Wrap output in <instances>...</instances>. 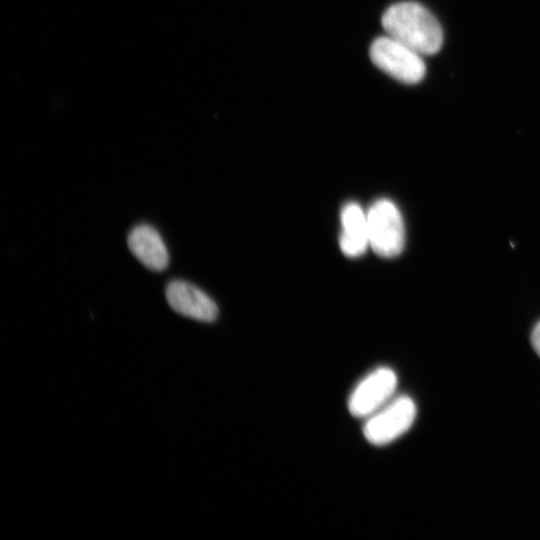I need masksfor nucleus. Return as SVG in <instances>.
Returning a JSON list of instances; mask_svg holds the SVG:
<instances>
[{"instance_id":"nucleus-1","label":"nucleus","mask_w":540,"mask_h":540,"mask_svg":"<svg viewBox=\"0 0 540 540\" xmlns=\"http://www.w3.org/2000/svg\"><path fill=\"white\" fill-rule=\"evenodd\" d=\"M386 35L420 55L437 53L443 43V31L436 17L417 2L404 1L389 6L381 18Z\"/></svg>"},{"instance_id":"nucleus-2","label":"nucleus","mask_w":540,"mask_h":540,"mask_svg":"<svg viewBox=\"0 0 540 540\" xmlns=\"http://www.w3.org/2000/svg\"><path fill=\"white\" fill-rule=\"evenodd\" d=\"M415 402L407 395L395 396L364 419L363 436L374 446L387 445L406 433L415 421Z\"/></svg>"},{"instance_id":"nucleus-3","label":"nucleus","mask_w":540,"mask_h":540,"mask_svg":"<svg viewBox=\"0 0 540 540\" xmlns=\"http://www.w3.org/2000/svg\"><path fill=\"white\" fill-rule=\"evenodd\" d=\"M369 55L376 67L402 83L416 84L425 76L422 55L388 35L372 42Z\"/></svg>"},{"instance_id":"nucleus-4","label":"nucleus","mask_w":540,"mask_h":540,"mask_svg":"<svg viewBox=\"0 0 540 540\" xmlns=\"http://www.w3.org/2000/svg\"><path fill=\"white\" fill-rule=\"evenodd\" d=\"M369 247L384 258L399 255L405 243V226L398 207L389 199H378L367 211Z\"/></svg>"},{"instance_id":"nucleus-5","label":"nucleus","mask_w":540,"mask_h":540,"mask_svg":"<svg viewBox=\"0 0 540 540\" xmlns=\"http://www.w3.org/2000/svg\"><path fill=\"white\" fill-rule=\"evenodd\" d=\"M397 385L398 377L392 368L387 366L374 368L349 394L347 400L349 413L364 420L395 397Z\"/></svg>"},{"instance_id":"nucleus-6","label":"nucleus","mask_w":540,"mask_h":540,"mask_svg":"<svg viewBox=\"0 0 540 540\" xmlns=\"http://www.w3.org/2000/svg\"><path fill=\"white\" fill-rule=\"evenodd\" d=\"M165 296L170 307L185 317L201 322H213L218 316V307L213 299L186 281L169 282Z\"/></svg>"},{"instance_id":"nucleus-7","label":"nucleus","mask_w":540,"mask_h":540,"mask_svg":"<svg viewBox=\"0 0 540 540\" xmlns=\"http://www.w3.org/2000/svg\"><path fill=\"white\" fill-rule=\"evenodd\" d=\"M127 243L132 254L148 269L163 271L169 264L167 247L152 226H135L128 234Z\"/></svg>"},{"instance_id":"nucleus-8","label":"nucleus","mask_w":540,"mask_h":540,"mask_svg":"<svg viewBox=\"0 0 540 540\" xmlns=\"http://www.w3.org/2000/svg\"><path fill=\"white\" fill-rule=\"evenodd\" d=\"M341 251L348 257H358L369 247L368 219L360 205L347 203L341 211Z\"/></svg>"},{"instance_id":"nucleus-9","label":"nucleus","mask_w":540,"mask_h":540,"mask_svg":"<svg viewBox=\"0 0 540 540\" xmlns=\"http://www.w3.org/2000/svg\"><path fill=\"white\" fill-rule=\"evenodd\" d=\"M531 343L535 352L540 357V321L535 325L531 334Z\"/></svg>"}]
</instances>
